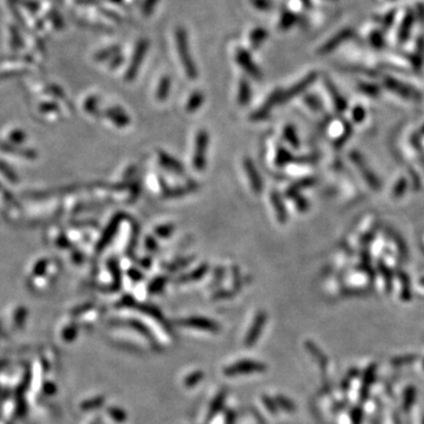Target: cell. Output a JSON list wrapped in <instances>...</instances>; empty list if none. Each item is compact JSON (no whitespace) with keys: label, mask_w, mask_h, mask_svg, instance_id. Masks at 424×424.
Here are the masks:
<instances>
[{"label":"cell","mask_w":424,"mask_h":424,"mask_svg":"<svg viewBox=\"0 0 424 424\" xmlns=\"http://www.w3.org/2000/svg\"><path fill=\"white\" fill-rule=\"evenodd\" d=\"M270 197H271V203L273 207H275L277 218H278V221L280 223H284L285 221H287V210H285V207H284V203L282 198H280V196L277 192H272Z\"/></svg>","instance_id":"cell-12"},{"label":"cell","mask_w":424,"mask_h":424,"mask_svg":"<svg viewBox=\"0 0 424 424\" xmlns=\"http://www.w3.org/2000/svg\"><path fill=\"white\" fill-rule=\"evenodd\" d=\"M108 116L120 127H125L130 124V118L127 117L125 112L122 111V110H118V109L110 110Z\"/></svg>","instance_id":"cell-13"},{"label":"cell","mask_w":424,"mask_h":424,"mask_svg":"<svg viewBox=\"0 0 424 424\" xmlns=\"http://www.w3.org/2000/svg\"><path fill=\"white\" fill-rule=\"evenodd\" d=\"M204 101V96L203 93L200 92H195L190 97L188 100V104H186V111L188 112H195L196 110H198L200 106H202Z\"/></svg>","instance_id":"cell-16"},{"label":"cell","mask_w":424,"mask_h":424,"mask_svg":"<svg viewBox=\"0 0 424 424\" xmlns=\"http://www.w3.org/2000/svg\"><path fill=\"white\" fill-rule=\"evenodd\" d=\"M243 166L249 178V183H250L252 191L255 193H261L263 190V181L254 162L250 158H244Z\"/></svg>","instance_id":"cell-4"},{"label":"cell","mask_w":424,"mask_h":424,"mask_svg":"<svg viewBox=\"0 0 424 424\" xmlns=\"http://www.w3.org/2000/svg\"><path fill=\"white\" fill-rule=\"evenodd\" d=\"M158 158H159V163L162 164L165 169L171 171V172H174L177 174L184 173V166H183L177 159H174L173 157H171L165 152L160 151L158 153Z\"/></svg>","instance_id":"cell-9"},{"label":"cell","mask_w":424,"mask_h":424,"mask_svg":"<svg viewBox=\"0 0 424 424\" xmlns=\"http://www.w3.org/2000/svg\"><path fill=\"white\" fill-rule=\"evenodd\" d=\"M181 323L183 325H188V327L202 329V330L212 331V332H217L219 329L218 324H216L215 322H212L211 320H206V318H202V317H191V318H188V320L182 321Z\"/></svg>","instance_id":"cell-7"},{"label":"cell","mask_w":424,"mask_h":424,"mask_svg":"<svg viewBox=\"0 0 424 424\" xmlns=\"http://www.w3.org/2000/svg\"><path fill=\"white\" fill-rule=\"evenodd\" d=\"M288 162H289V152L284 149H279L276 156V164L277 165L282 166V165H285Z\"/></svg>","instance_id":"cell-23"},{"label":"cell","mask_w":424,"mask_h":424,"mask_svg":"<svg viewBox=\"0 0 424 424\" xmlns=\"http://www.w3.org/2000/svg\"><path fill=\"white\" fill-rule=\"evenodd\" d=\"M209 149V133L205 130H200L196 136L195 153L192 164L197 171H203L206 165V152Z\"/></svg>","instance_id":"cell-2"},{"label":"cell","mask_w":424,"mask_h":424,"mask_svg":"<svg viewBox=\"0 0 424 424\" xmlns=\"http://www.w3.org/2000/svg\"><path fill=\"white\" fill-rule=\"evenodd\" d=\"M170 89H171V79L167 78V77H164V78L160 80L158 89H157V99L165 100L167 96H169Z\"/></svg>","instance_id":"cell-15"},{"label":"cell","mask_w":424,"mask_h":424,"mask_svg":"<svg viewBox=\"0 0 424 424\" xmlns=\"http://www.w3.org/2000/svg\"><path fill=\"white\" fill-rule=\"evenodd\" d=\"M145 246L149 251L157 250V242L155 238H153V237H148V238L145 239Z\"/></svg>","instance_id":"cell-26"},{"label":"cell","mask_w":424,"mask_h":424,"mask_svg":"<svg viewBox=\"0 0 424 424\" xmlns=\"http://www.w3.org/2000/svg\"><path fill=\"white\" fill-rule=\"evenodd\" d=\"M237 60H238L240 66H242L251 77L257 79L261 78V71L258 70L256 64L251 60V58L249 56L246 51H239L238 54H237Z\"/></svg>","instance_id":"cell-8"},{"label":"cell","mask_w":424,"mask_h":424,"mask_svg":"<svg viewBox=\"0 0 424 424\" xmlns=\"http://www.w3.org/2000/svg\"><path fill=\"white\" fill-rule=\"evenodd\" d=\"M265 370V365L254 361H240L232 364L225 370V374L229 376L238 374H249V372H257Z\"/></svg>","instance_id":"cell-3"},{"label":"cell","mask_w":424,"mask_h":424,"mask_svg":"<svg viewBox=\"0 0 424 424\" xmlns=\"http://www.w3.org/2000/svg\"><path fill=\"white\" fill-rule=\"evenodd\" d=\"M146 50H148V44H146V42H140L139 44H138L137 49H136V51H134L132 60H131L129 70H127V72H126V79L127 80L134 79V77H136L137 72H138V68H139V65L142 64L143 59H144Z\"/></svg>","instance_id":"cell-5"},{"label":"cell","mask_w":424,"mask_h":424,"mask_svg":"<svg viewBox=\"0 0 424 424\" xmlns=\"http://www.w3.org/2000/svg\"><path fill=\"white\" fill-rule=\"evenodd\" d=\"M251 98V89L250 85L246 80H242L239 83V90H238V103L240 106L248 105L249 100Z\"/></svg>","instance_id":"cell-14"},{"label":"cell","mask_w":424,"mask_h":424,"mask_svg":"<svg viewBox=\"0 0 424 424\" xmlns=\"http://www.w3.org/2000/svg\"><path fill=\"white\" fill-rule=\"evenodd\" d=\"M197 190L196 184H188L185 186H179V188L174 189H166L165 192L163 193V196L165 198H178V197L185 196L188 193H191Z\"/></svg>","instance_id":"cell-11"},{"label":"cell","mask_w":424,"mask_h":424,"mask_svg":"<svg viewBox=\"0 0 424 424\" xmlns=\"http://www.w3.org/2000/svg\"><path fill=\"white\" fill-rule=\"evenodd\" d=\"M284 136H285V138H287V140L290 143L291 145H297V137H296V134H295V131H294V129H292V127H290V126H288L287 129H285V131H284Z\"/></svg>","instance_id":"cell-24"},{"label":"cell","mask_w":424,"mask_h":424,"mask_svg":"<svg viewBox=\"0 0 424 424\" xmlns=\"http://www.w3.org/2000/svg\"><path fill=\"white\" fill-rule=\"evenodd\" d=\"M140 309H142L143 312L148 313V315L152 316L153 318H156V320H160V321L163 320L162 313H160L159 310H157L155 308V306H152V305H142Z\"/></svg>","instance_id":"cell-21"},{"label":"cell","mask_w":424,"mask_h":424,"mask_svg":"<svg viewBox=\"0 0 424 424\" xmlns=\"http://www.w3.org/2000/svg\"><path fill=\"white\" fill-rule=\"evenodd\" d=\"M278 403L282 405V407L284 408V409H287V410H292V405H291V403L289 401H287L285 400V398L283 397V398H278Z\"/></svg>","instance_id":"cell-27"},{"label":"cell","mask_w":424,"mask_h":424,"mask_svg":"<svg viewBox=\"0 0 424 424\" xmlns=\"http://www.w3.org/2000/svg\"><path fill=\"white\" fill-rule=\"evenodd\" d=\"M192 261H193V257H185V258L177 259L176 262L171 263V264L167 265V270H169V271H178V270L190 265V263H191Z\"/></svg>","instance_id":"cell-18"},{"label":"cell","mask_w":424,"mask_h":424,"mask_svg":"<svg viewBox=\"0 0 424 424\" xmlns=\"http://www.w3.org/2000/svg\"><path fill=\"white\" fill-rule=\"evenodd\" d=\"M165 285H166L165 277H157V278L153 279L152 283L149 285L150 294H159V292L165 288Z\"/></svg>","instance_id":"cell-17"},{"label":"cell","mask_w":424,"mask_h":424,"mask_svg":"<svg viewBox=\"0 0 424 424\" xmlns=\"http://www.w3.org/2000/svg\"><path fill=\"white\" fill-rule=\"evenodd\" d=\"M111 412V416L113 418L115 419H117V421L118 422H124L126 419V415H125V412L124 411H122V410H119V409H113V410H111L110 411Z\"/></svg>","instance_id":"cell-25"},{"label":"cell","mask_w":424,"mask_h":424,"mask_svg":"<svg viewBox=\"0 0 424 424\" xmlns=\"http://www.w3.org/2000/svg\"><path fill=\"white\" fill-rule=\"evenodd\" d=\"M151 263H152V261L150 258H143L142 261H140V265H143V266H144V268L148 269V268H150V266L152 265Z\"/></svg>","instance_id":"cell-29"},{"label":"cell","mask_w":424,"mask_h":424,"mask_svg":"<svg viewBox=\"0 0 424 424\" xmlns=\"http://www.w3.org/2000/svg\"><path fill=\"white\" fill-rule=\"evenodd\" d=\"M203 378V372H195V374H192L190 377L186 378L185 381V385L188 386V388H192V386H195L197 383L200 382V379Z\"/></svg>","instance_id":"cell-22"},{"label":"cell","mask_w":424,"mask_h":424,"mask_svg":"<svg viewBox=\"0 0 424 424\" xmlns=\"http://www.w3.org/2000/svg\"><path fill=\"white\" fill-rule=\"evenodd\" d=\"M173 231H174V226L167 224V225H160L158 226V228H156L155 233L159 237V238H167V237H170L171 235H172Z\"/></svg>","instance_id":"cell-19"},{"label":"cell","mask_w":424,"mask_h":424,"mask_svg":"<svg viewBox=\"0 0 424 424\" xmlns=\"http://www.w3.org/2000/svg\"><path fill=\"white\" fill-rule=\"evenodd\" d=\"M209 271V265L203 264L198 266V268L192 270L190 273H186V275H183L181 278H178L179 283H189V282H195V280H198L203 278L205 276V273Z\"/></svg>","instance_id":"cell-10"},{"label":"cell","mask_w":424,"mask_h":424,"mask_svg":"<svg viewBox=\"0 0 424 424\" xmlns=\"http://www.w3.org/2000/svg\"><path fill=\"white\" fill-rule=\"evenodd\" d=\"M176 42H177L178 53H179V56H181L183 67H184L186 75H188L190 79H196L197 78V71H196V67H195V63H193L191 54H190L186 34H185V32L182 30V28H181V30H177Z\"/></svg>","instance_id":"cell-1"},{"label":"cell","mask_w":424,"mask_h":424,"mask_svg":"<svg viewBox=\"0 0 424 424\" xmlns=\"http://www.w3.org/2000/svg\"><path fill=\"white\" fill-rule=\"evenodd\" d=\"M265 323H266V313L261 311L257 316H256L254 324L251 325L250 331H249V334L246 336L245 344L248 346H252L256 342H257L259 335H261V332H262V329L265 325Z\"/></svg>","instance_id":"cell-6"},{"label":"cell","mask_w":424,"mask_h":424,"mask_svg":"<svg viewBox=\"0 0 424 424\" xmlns=\"http://www.w3.org/2000/svg\"><path fill=\"white\" fill-rule=\"evenodd\" d=\"M130 276H131V278H132L133 280H140V279H143V275L140 272H138L137 270H134V269H132V270H130Z\"/></svg>","instance_id":"cell-28"},{"label":"cell","mask_w":424,"mask_h":424,"mask_svg":"<svg viewBox=\"0 0 424 424\" xmlns=\"http://www.w3.org/2000/svg\"><path fill=\"white\" fill-rule=\"evenodd\" d=\"M223 402H224V393L219 394L218 396H217V398H216V400H215L214 403H212V407H211V409H210V412H209L210 418H211V417H214L216 412L221 410Z\"/></svg>","instance_id":"cell-20"}]
</instances>
